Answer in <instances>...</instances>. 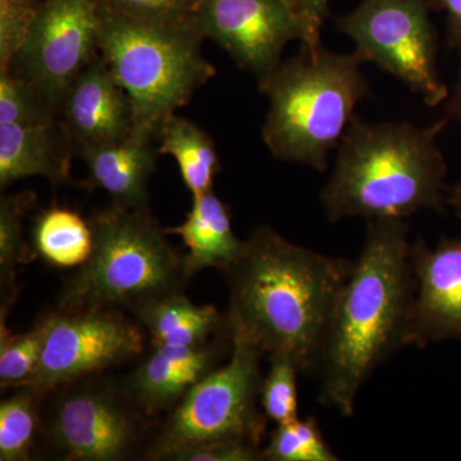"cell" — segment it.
<instances>
[{"mask_svg":"<svg viewBox=\"0 0 461 461\" xmlns=\"http://www.w3.org/2000/svg\"><path fill=\"white\" fill-rule=\"evenodd\" d=\"M354 260L324 256L260 226L239 262L222 273L229 286L230 336L264 357H284L302 375H318L333 309Z\"/></svg>","mask_w":461,"mask_h":461,"instance_id":"6da1fadb","label":"cell"},{"mask_svg":"<svg viewBox=\"0 0 461 461\" xmlns=\"http://www.w3.org/2000/svg\"><path fill=\"white\" fill-rule=\"evenodd\" d=\"M324 339L318 375L321 406L351 417L357 395L391 354L408 346L415 294L405 220L366 221Z\"/></svg>","mask_w":461,"mask_h":461,"instance_id":"7a4b0ae2","label":"cell"},{"mask_svg":"<svg viewBox=\"0 0 461 461\" xmlns=\"http://www.w3.org/2000/svg\"><path fill=\"white\" fill-rule=\"evenodd\" d=\"M447 117L430 126L369 123L355 115L321 191L330 222L345 218L406 220L420 211L445 213L447 165L438 144Z\"/></svg>","mask_w":461,"mask_h":461,"instance_id":"3957f363","label":"cell"},{"mask_svg":"<svg viewBox=\"0 0 461 461\" xmlns=\"http://www.w3.org/2000/svg\"><path fill=\"white\" fill-rule=\"evenodd\" d=\"M357 53H336L320 45L302 48L282 62L259 89L269 100L264 144L282 162L324 172L354 120L355 108L369 94Z\"/></svg>","mask_w":461,"mask_h":461,"instance_id":"277c9868","label":"cell"},{"mask_svg":"<svg viewBox=\"0 0 461 461\" xmlns=\"http://www.w3.org/2000/svg\"><path fill=\"white\" fill-rule=\"evenodd\" d=\"M93 251L63 282L54 308L103 306L133 314L191 281L185 254L167 240L150 208L112 203L91 215Z\"/></svg>","mask_w":461,"mask_h":461,"instance_id":"5b68a950","label":"cell"},{"mask_svg":"<svg viewBox=\"0 0 461 461\" xmlns=\"http://www.w3.org/2000/svg\"><path fill=\"white\" fill-rule=\"evenodd\" d=\"M203 41L195 23H148L103 5L100 54L131 100L133 129L158 141L166 121L214 77Z\"/></svg>","mask_w":461,"mask_h":461,"instance_id":"8992f818","label":"cell"},{"mask_svg":"<svg viewBox=\"0 0 461 461\" xmlns=\"http://www.w3.org/2000/svg\"><path fill=\"white\" fill-rule=\"evenodd\" d=\"M41 459L145 460L158 420L111 372L47 391L42 402Z\"/></svg>","mask_w":461,"mask_h":461,"instance_id":"52a82bcc","label":"cell"},{"mask_svg":"<svg viewBox=\"0 0 461 461\" xmlns=\"http://www.w3.org/2000/svg\"><path fill=\"white\" fill-rule=\"evenodd\" d=\"M232 344L227 363L158 420L145 460L172 461L176 455L214 442L262 447L268 426L259 408L264 354L244 339L232 338Z\"/></svg>","mask_w":461,"mask_h":461,"instance_id":"ba28073f","label":"cell"},{"mask_svg":"<svg viewBox=\"0 0 461 461\" xmlns=\"http://www.w3.org/2000/svg\"><path fill=\"white\" fill-rule=\"evenodd\" d=\"M430 0H362L339 18L338 29L357 45L364 62L399 78L429 107L445 104L450 89L437 68L438 35Z\"/></svg>","mask_w":461,"mask_h":461,"instance_id":"9c48e42d","label":"cell"},{"mask_svg":"<svg viewBox=\"0 0 461 461\" xmlns=\"http://www.w3.org/2000/svg\"><path fill=\"white\" fill-rule=\"evenodd\" d=\"M47 336L41 364L27 386L51 388L139 359L144 329L131 314L103 306L53 308L44 313Z\"/></svg>","mask_w":461,"mask_h":461,"instance_id":"30bf717a","label":"cell"},{"mask_svg":"<svg viewBox=\"0 0 461 461\" xmlns=\"http://www.w3.org/2000/svg\"><path fill=\"white\" fill-rule=\"evenodd\" d=\"M102 0H42L29 39L9 69L32 81L54 107L100 56Z\"/></svg>","mask_w":461,"mask_h":461,"instance_id":"8fae6325","label":"cell"},{"mask_svg":"<svg viewBox=\"0 0 461 461\" xmlns=\"http://www.w3.org/2000/svg\"><path fill=\"white\" fill-rule=\"evenodd\" d=\"M195 25L263 86L288 42L306 41L299 14L284 0H200Z\"/></svg>","mask_w":461,"mask_h":461,"instance_id":"7c38bea8","label":"cell"},{"mask_svg":"<svg viewBox=\"0 0 461 461\" xmlns=\"http://www.w3.org/2000/svg\"><path fill=\"white\" fill-rule=\"evenodd\" d=\"M412 300L408 346L423 348L456 339L461 344V236L442 238L436 247L411 244Z\"/></svg>","mask_w":461,"mask_h":461,"instance_id":"4fadbf2b","label":"cell"},{"mask_svg":"<svg viewBox=\"0 0 461 461\" xmlns=\"http://www.w3.org/2000/svg\"><path fill=\"white\" fill-rule=\"evenodd\" d=\"M232 345V338L223 335L200 345L156 346L132 371L120 377L121 384L148 415L159 420L222 366Z\"/></svg>","mask_w":461,"mask_h":461,"instance_id":"5bb4252c","label":"cell"},{"mask_svg":"<svg viewBox=\"0 0 461 461\" xmlns=\"http://www.w3.org/2000/svg\"><path fill=\"white\" fill-rule=\"evenodd\" d=\"M58 120L76 153L91 145L122 140L133 130L131 100L102 54L66 91Z\"/></svg>","mask_w":461,"mask_h":461,"instance_id":"9a60e30c","label":"cell"},{"mask_svg":"<svg viewBox=\"0 0 461 461\" xmlns=\"http://www.w3.org/2000/svg\"><path fill=\"white\" fill-rule=\"evenodd\" d=\"M157 139L133 129L122 140L91 145L77 151L87 171V182L127 208L149 206V181L156 169Z\"/></svg>","mask_w":461,"mask_h":461,"instance_id":"2e32d148","label":"cell"},{"mask_svg":"<svg viewBox=\"0 0 461 461\" xmlns=\"http://www.w3.org/2000/svg\"><path fill=\"white\" fill-rule=\"evenodd\" d=\"M75 147L59 120L35 124H0V189L30 177L51 185L69 180Z\"/></svg>","mask_w":461,"mask_h":461,"instance_id":"e0dca14e","label":"cell"},{"mask_svg":"<svg viewBox=\"0 0 461 461\" xmlns=\"http://www.w3.org/2000/svg\"><path fill=\"white\" fill-rule=\"evenodd\" d=\"M166 232L184 241L187 249L185 266L191 278L206 268L226 272L247 249V240L242 241L235 235L229 205L214 191L193 199L186 220Z\"/></svg>","mask_w":461,"mask_h":461,"instance_id":"ac0fdd59","label":"cell"},{"mask_svg":"<svg viewBox=\"0 0 461 461\" xmlns=\"http://www.w3.org/2000/svg\"><path fill=\"white\" fill-rule=\"evenodd\" d=\"M132 317L150 338L151 348L200 345L218 336H230L226 313L213 305L195 304L185 293L154 300Z\"/></svg>","mask_w":461,"mask_h":461,"instance_id":"d6986e66","label":"cell"},{"mask_svg":"<svg viewBox=\"0 0 461 461\" xmlns=\"http://www.w3.org/2000/svg\"><path fill=\"white\" fill-rule=\"evenodd\" d=\"M158 153L171 156L180 169L182 181L195 199L213 191L221 160L213 139L198 124L173 114L158 135Z\"/></svg>","mask_w":461,"mask_h":461,"instance_id":"ffe728a7","label":"cell"},{"mask_svg":"<svg viewBox=\"0 0 461 461\" xmlns=\"http://www.w3.org/2000/svg\"><path fill=\"white\" fill-rule=\"evenodd\" d=\"M93 244L89 221L72 209L54 205L33 217L30 245L35 257L51 267L78 268L89 259Z\"/></svg>","mask_w":461,"mask_h":461,"instance_id":"44dd1931","label":"cell"},{"mask_svg":"<svg viewBox=\"0 0 461 461\" xmlns=\"http://www.w3.org/2000/svg\"><path fill=\"white\" fill-rule=\"evenodd\" d=\"M38 206L33 191H21L0 199V320L7 321L16 303L17 267L35 257L26 241V220Z\"/></svg>","mask_w":461,"mask_h":461,"instance_id":"7402d4cb","label":"cell"},{"mask_svg":"<svg viewBox=\"0 0 461 461\" xmlns=\"http://www.w3.org/2000/svg\"><path fill=\"white\" fill-rule=\"evenodd\" d=\"M32 386L14 388L0 402V461L41 459L42 402Z\"/></svg>","mask_w":461,"mask_h":461,"instance_id":"603a6c76","label":"cell"},{"mask_svg":"<svg viewBox=\"0 0 461 461\" xmlns=\"http://www.w3.org/2000/svg\"><path fill=\"white\" fill-rule=\"evenodd\" d=\"M47 336V320L41 314L26 332L14 333L0 320V388L27 386L39 364Z\"/></svg>","mask_w":461,"mask_h":461,"instance_id":"cb8c5ba5","label":"cell"},{"mask_svg":"<svg viewBox=\"0 0 461 461\" xmlns=\"http://www.w3.org/2000/svg\"><path fill=\"white\" fill-rule=\"evenodd\" d=\"M314 417L277 424L263 447V461H338Z\"/></svg>","mask_w":461,"mask_h":461,"instance_id":"d4e9b609","label":"cell"},{"mask_svg":"<svg viewBox=\"0 0 461 461\" xmlns=\"http://www.w3.org/2000/svg\"><path fill=\"white\" fill-rule=\"evenodd\" d=\"M58 111L26 77L8 69L0 71V124L47 123Z\"/></svg>","mask_w":461,"mask_h":461,"instance_id":"484cf974","label":"cell"},{"mask_svg":"<svg viewBox=\"0 0 461 461\" xmlns=\"http://www.w3.org/2000/svg\"><path fill=\"white\" fill-rule=\"evenodd\" d=\"M268 360V373L263 375L260 386V408L268 420L275 421L276 424L297 420V377L302 373L286 357H272Z\"/></svg>","mask_w":461,"mask_h":461,"instance_id":"4316f807","label":"cell"},{"mask_svg":"<svg viewBox=\"0 0 461 461\" xmlns=\"http://www.w3.org/2000/svg\"><path fill=\"white\" fill-rule=\"evenodd\" d=\"M41 0H0V71H8L29 39Z\"/></svg>","mask_w":461,"mask_h":461,"instance_id":"83f0119b","label":"cell"},{"mask_svg":"<svg viewBox=\"0 0 461 461\" xmlns=\"http://www.w3.org/2000/svg\"><path fill=\"white\" fill-rule=\"evenodd\" d=\"M105 7L148 23H195L200 0H102Z\"/></svg>","mask_w":461,"mask_h":461,"instance_id":"f1b7e54d","label":"cell"},{"mask_svg":"<svg viewBox=\"0 0 461 461\" xmlns=\"http://www.w3.org/2000/svg\"><path fill=\"white\" fill-rule=\"evenodd\" d=\"M172 461H263V447L247 442H214L176 455Z\"/></svg>","mask_w":461,"mask_h":461,"instance_id":"f546056e","label":"cell"},{"mask_svg":"<svg viewBox=\"0 0 461 461\" xmlns=\"http://www.w3.org/2000/svg\"><path fill=\"white\" fill-rule=\"evenodd\" d=\"M296 5L306 30L303 48L314 50L321 45V29L329 14V0H296Z\"/></svg>","mask_w":461,"mask_h":461,"instance_id":"4dcf8cb0","label":"cell"},{"mask_svg":"<svg viewBox=\"0 0 461 461\" xmlns=\"http://www.w3.org/2000/svg\"><path fill=\"white\" fill-rule=\"evenodd\" d=\"M430 7L444 12L446 45L461 56V0H430Z\"/></svg>","mask_w":461,"mask_h":461,"instance_id":"1f68e13d","label":"cell"},{"mask_svg":"<svg viewBox=\"0 0 461 461\" xmlns=\"http://www.w3.org/2000/svg\"><path fill=\"white\" fill-rule=\"evenodd\" d=\"M444 105L445 117H447L450 122H455L461 127V66L453 89L450 90V95Z\"/></svg>","mask_w":461,"mask_h":461,"instance_id":"d6a6232c","label":"cell"},{"mask_svg":"<svg viewBox=\"0 0 461 461\" xmlns=\"http://www.w3.org/2000/svg\"><path fill=\"white\" fill-rule=\"evenodd\" d=\"M447 206H451L461 218V184L455 185L447 191Z\"/></svg>","mask_w":461,"mask_h":461,"instance_id":"836d02e7","label":"cell"},{"mask_svg":"<svg viewBox=\"0 0 461 461\" xmlns=\"http://www.w3.org/2000/svg\"><path fill=\"white\" fill-rule=\"evenodd\" d=\"M284 2H286L287 5H290L291 7H293L294 9H295V11L297 12V5H296V0H284ZM297 14H299V12H297ZM300 16V14H299Z\"/></svg>","mask_w":461,"mask_h":461,"instance_id":"e575fe53","label":"cell"}]
</instances>
